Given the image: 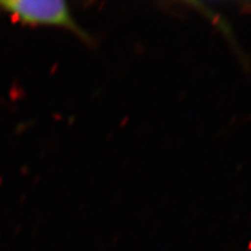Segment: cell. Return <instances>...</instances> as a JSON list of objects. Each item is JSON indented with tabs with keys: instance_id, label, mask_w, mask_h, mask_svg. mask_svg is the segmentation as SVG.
<instances>
[{
	"instance_id": "cell-1",
	"label": "cell",
	"mask_w": 251,
	"mask_h": 251,
	"mask_svg": "<svg viewBox=\"0 0 251 251\" xmlns=\"http://www.w3.org/2000/svg\"><path fill=\"white\" fill-rule=\"evenodd\" d=\"M0 11L8 13L19 23L29 26H56L72 31L84 42H91V36L81 28L69 5L59 0H4Z\"/></svg>"
}]
</instances>
